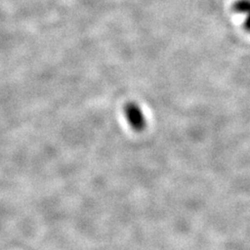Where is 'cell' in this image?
<instances>
[{"label": "cell", "instance_id": "7a4b0ae2", "mask_svg": "<svg viewBox=\"0 0 250 250\" xmlns=\"http://www.w3.org/2000/svg\"><path fill=\"white\" fill-rule=\"evenodd\" d=\"M232 9L236 13L246 16L245 29L250 33V0H237L234 2Z\"/></svg>", "mask_w": 250, "mask_h": 250}, {"label": "cell", "instance_id": "6da1fadb", "mask_svg": "<svg viewBox=\"0 0 250 250\" xmlns=\"http://www.w3.org/2000/svg\"><path fill=\"white\" fill-rule=\"evenodd\" d=\"M125 118L134 130H142L146 126V118L143 111L136 104H128L125 109Z\"/></svg>", "mask_w": 250, "mask_h": 250}]
</instances>
